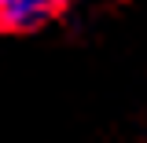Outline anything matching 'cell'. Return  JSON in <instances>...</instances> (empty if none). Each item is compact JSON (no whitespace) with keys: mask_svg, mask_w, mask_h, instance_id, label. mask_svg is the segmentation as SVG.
<instances>
[{"mask_svg":"<svg viewBox=\"0 0 147 143\" xmlns=\"http://www.w3.org/2000/svg\"><path fill=\"white\" fill-rule=\"evenodd\" d=\"M70 0H0V30L4 33H30L63 15Z\"/></svg>","mask_w":147,"mask_h":143,"instance_id":"cell-1","label":"cell"}]
</instances>
